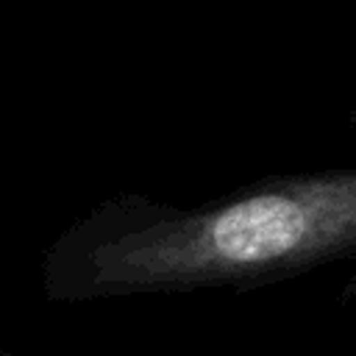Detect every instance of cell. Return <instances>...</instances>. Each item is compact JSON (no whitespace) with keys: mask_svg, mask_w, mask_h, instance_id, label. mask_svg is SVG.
<instances>
[{"mask_svg":"<svg viewBox=\"0 0 356 356\" xmlns=\"http://www.w3.org/2000/svg\"><path fill=\"white\" fill-rule=\"evenodd\" d=\"M356 256V170L286 178L195 209H106L50 253L61 300L242 286Z\"/></svg>","mask_w":356,"mask_h":356,"instance_id":"1","label":"cell"},{"mask_svg":"<svg viewBox=\"0 0 356 356\" xmlns=\"http://www.w3.org/2000/svg\"><path fill=\"white\" fill-rule=\"evenodd\" d=\"M0 356H6V353H0Z\"/></svg>","mask_w":356,"mask_h":356,"instance_id":"2","label":"cell"}]
</instances>
